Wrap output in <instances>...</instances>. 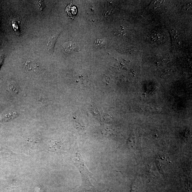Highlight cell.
I'll return each mask as SVG.
<instances>
[{"label": "cell", "instance_id": "6da1fadb", "mask_svg": "<svg viewBox=\"0 0 192 192\" xmlns=\"http://www.w3.org/2000/svg\"><path fill=\"white\" fill-rule=\"evenodd\" d=\"M76 153L74 158V161L78 167H79L80 170L81 171L83 175H85V177H89L90 174L89 173L87 169L86 168L85 164L83 162L79 153L77 152Z\"/></svg>", "mask_w": 192, "mask_h": 192}, {"label": "cell", "instance_id": "7a4b0ae2", "mask_svg": "<svg viewBox=\"0 0 192 192\" xmlns=\"http://www.w3.org/2000/svg\"><path fill=\"white\" fill-rule=\"evenodd\" d=\"M19 115V113L17 111L13 110H6L1 114L0 119L2 121H8L17 118Z\"/></svg>", "mask_w": 192, "mask_h": 192}, {"label": "cell", "instance_id": "3957f363", "mask_svg": "<svg viewBox=\"0 0 192 192\" xmlns=\"http://www.w3.org/2000/svg\"><path fill=\"white\" fill-rule=\"evenodd\" d=\"M63 53L66 54H71L78 50L77 45L72 41H67L65 43L62 47Z\"/></svg>", "mask_w": 192, "mask_h": 192}, {"label": "cell", "instance_id": "277c9868", "mask_svg": "<svg viewBox=\"0 0 192 192\" xmlns=\"http://www.w3.org/2000/svg\"><path fill=\"white\" fill-rule=\"evenodd\" d=\"M60 34V33L50 36L47 40L46 46L47 50L48 53L51 55L53 54L55 46Z\"/></svg>", "mask_w": 192, "mask_h": 192}, {"label": "cell", "instance_id": "5b68a950", "mask_svg": "<svg viewBox=\"0 0 192 192\" xmlns=\"http://www.w3.org/2000/svg\"><path fill=\"white\" fill-rule=\"evenodd\" d=\"M25 66L29 72L36 73L39 71V65L33 60H29L26 61Z\"/></svg>", "mask_w": 192, "mask_h": 192}, {"label": "cell", "instance_id": "8992f818", "mask_svg": "<svg viewBox=\"0 0 192 192\" xmlns=\"http://www.w3.org/2000/svg\"><path fill=\"white\" fill-rule=\"evenodd\" d=\"M8 90L13 95H17L19 92V87L17 83L11 81L8 85Z\"/></svg>", "mask_w": 192, "mask_h": 192}, {"label": "cell", "instance_id": "52a82bcc", "mask_svg": "<svg viewBox=\"0 0 192 192\" xmlns=\"http://www.w3.org/2000/svg\"><path fill=\"white\" fill-rule=\"evenodd\" d=\"M78 85L80 88L82 89L87 88L90 85V83L88 79L81 78L78 82Z\"/></svg>", "mask_w": 192, "mask_h": 192}, {"label": "cell", "instance_id": "ba28073f", "mask_svg": "<svg viewBox=\"0 0 192 192\" xmlns=\"http://www.w3.org/2000/svg\"><path fill=\"white\" fill-rule=\"evenodd\" d=\"M94 46L96 48H101L105 45V41L102 40H97L94 43Z\"/></svg>", "mask_w": 192, "mask_h": 192}, {"label": "cell", "instance_id": "9c48e42d", "mask_svg": "<svg viewBox=\"0 0 192 192\" xmlns=\"http://www.w3.org/2000/svg\"><path fill=\"white\" fill-rule=\"evenodd\" d=\"M4 60V56L3 55H0V69L3 64Z\"/></svg>", "mask_w": 192, "mask_h": 192}, {"label": "cell", "instance_id": "30bf717a", "mask_svg": "<svg viewBox=\"0 0 192 192\" xmlns=\"http://www.w3.org/2000/svg\"><path fill=\"white\" fill-rule=\"evenodd\" d=\"M165 1H157V2H158L159 4H161V3H163Z\"/></svg>", "mask_w": 192, "mask_h": 192}, {"label": "cell", "instance_id": "8fae6325", "mask_svg": "<svg viewBox=\"0 0 192 192\" xmlns=\"http://www.w3.org/2000/svg\"><path fill=\"white\" fill-rule=\"evenodd\" d=\"M159 7V6L158 5H156L155 6H154V9H156L157 8H158Z\"/></svg>", "mask_w": 192, "mask_h": 192}]
</instances>
